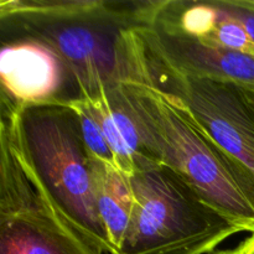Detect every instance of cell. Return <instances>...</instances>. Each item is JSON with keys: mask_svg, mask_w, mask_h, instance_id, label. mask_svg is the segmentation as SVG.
<instances>
[{"mask_svg": "<svg viewBox=\"0 0 254 254\" xmlns=\"http://www.w3.org/2000/svg\"><path fill=\"white\" fill-rule=\"evenodd\" d=\"M116 88L148 155L173 169L246 232L254 233V185L198 127L183 102L136 73Z\"/></svg>", "mask_w": 254, "mask_h": 254, "instance_id": "1", "label": "cell"}, {"mask_svg": "<svg viewBox=\"0 0 254 254\" xmlns=\"http://www.w3.org/2000/svg\"><path fill=\"white\" fill-rule=\"evenodd\" d=\"M129 179L133 212L116 254H208L246 232L163 164L148 161Z\"/></svg>", "mask_w": 254, "mask_h": 254, "instance_id": "2", "label": "cell"}, {"mask_svg": "<svg viewBox=\"0 0 254 254\" xmlns=\"http://www.w3.org/2000/svg\"><path fill=\"white\" fill-rule=\"evenodd\" d=\"M0 254H102L71 225L25 148L20 107L1 97Z\"/></svg>", "mask_w": 254, "mask_h": 254, "instance_id": "3", "label": "cell"}, {"mask_svg": "<svg viewBox=\"0 0 254 254\" xmlns=\"http://www.w3.org/2000/svg\"><path fill=\"white\" fill-rule=\"evenodd\" d=\"M25 148L46 190L77 232L102 254L112 247L96 203L93 159L64 99L20 107Z\"/></svg>", "mask_w": 254, "mask_h": 254, "instance_id": "4", "label": "cell"}, {"mask_svg": "<svg viewBox=\"0 0 254 254\" xmlns=\"http://www.w3.org/2000/svg\"><path fill=\"white\" fill-rule=\"evenodd\" d=\"M144 1L118 2L107 15L60 21H1L24 37L46 45L61 60L77 87V97H92L133 72L134 27Z\"/></svg>", "mask_w": 254, "mask_h": 254, "instance_id": "5", "label": "cell"}, {"mask_svg": "<svg viewBox=\"0 0 254 254\" xmlns=\"http://www.w3.org/2000/svg\"><path fill=\"white\" fill-rule=\"evenodd\" d=\"M133 73L183 102L198 127L254 185L253 88L175 71L146 51L138 27Z\"/></svg>", "mask_w": 254, "mask_h": 254, "instance_id": "6", "label": "cell"}, {"mask_svg": "<svg viewBox=\"0 0 254 254\" xmlns=\"http://www.w3.org/2000/svg\"><path fill=\"white\" fill-rule=\"evenodd\" d=\"M149 1L143 22L136 25L146 51L184 74L233 82L254 89V56L211 46L188 36L151 15Z\"/></svg>", "mask_w": 254, "mask_h": 254, "instance_id": "7", "label": "cell"}, {"mask_svg": "<svg viewBox=\"0 0 254 254\" xmlns=\"http://www.w3.org/2000/svg\"><path fill=\"white\" fill-rule=\"evenodd\" d=\"M61 60L42 42L30 37L2 45L0 51L1 97L19 107L64 99V77Z\"/></svg>", "mask_w": 254, "mask_h": 254, "instance_id": "8", "label": "cell"}, {"mask_svg": "<svg viewBox=\"0 0 254 254\" xmlns=\"http://www.w3.org/2000/svg\"><path fill=\"white\" fill-rule=\"evenodd\" d=\"M83 98L92 107L101 124L119 170L130 176L139 166L153 160L146 153L138 128L122 102L116 86Z\"/></svg>", "mask_w": 254, "mask_h": 254, "instance_id": "9", "label": "cell"}, {"mask_svg": "<svg viewBox=\"0 0 254 254\" xmlns=\"http://www.w3.org/2000/svg\"><path fill=\"white\" fill-rule=\"evenodd\" d=\"M96 203L112 247L116 254L123 241L134 206L130 179L117 166L93 160Z\"/></svg>", "mask_w": 254, "mask_h": 254, "instance_id": "10", "label": "cell"}, {"mask_svg": "<svg viewBox=\"0 0 254 254\" xmlns=\"http://www.w3.org/2000/svg\"><path fill=\"white\" fill-rule=\"evenodd\" d=\"M118 2L103 0H1V21H60L107 15Z\"/></svg>", "mask_w": 254, "mask_h": 254, "instance_id": "11", "label": "cell"}, {"mask_svg": "<svg viewBox=\"0 0 254 254\" xmlns=\"http://www.w3.org/2000/svg\"><path fill=\"white\" fill-rule=\"evenodd\" d=\"M64 103L76 113L88 155L96 161L117 166L113 151L88 102L83 97H69L64 98Z\"/></svg>", "mask_w": 254, "mask_h": 254, "instance_id": "12", "label": "cell"}, {"mask_svg": "<svg viewBox=\"0 0 254 254\" xmlns=\"http://www.w3.org/2000/svg\"><path fill=\"white\" fill-rule=\"evenodd\" d=\"M216 7L218 10L217 22L212 31L200 41L211 45V46L222 47V49L231 50V51L242 52V54L254 56V40L248 34L245 26L228 14H226L218 6Z\"/></svg>", "mask_w": 254, "mask_h": 254, "instance_id": "13", "label": "cell"}, {"mask_svg": "<svg viewBox=\"0 0 254 254\" xmlns=\"http://www.w3.org/2000/svg\"><path fill=\"white\" fill-rule=\"evenodd\" d=\"M213 4L241 22L254 40V0H213Z\"/></svg>", "mask_w": 254, "mask_h": 254, "instance_id": "14", "label": "cell"}, {"mask_svg": "<svg viewBox=\"0 0 254 254\" xmlns=\"http://www.w3.org/2000/svg\"><path fill=\"white\" fill-rule=\"evenodd\" d=\"M254 250V233H252L250 238L243 241L241 245H238L236 248H232V250H225L220 251V252L215 254H252Z\"/></svg>", "mask_w": 254, "mask_h": 254, "instance_id": "15", "label": "cell"}, {"mask_svg": "<svg viewBox=\"0 0 254 254\" xmlns=\"http://www.w3.org/2000/svg\"><path fill=\"white\" fill-rule=\"evenodd\" d=\"M252 254H254V250H253V252H252Z\"/></svg>", "mask_w": 254, "mask_h": 254, "instance_id": "16", "label": "cell"}]
</instances>
